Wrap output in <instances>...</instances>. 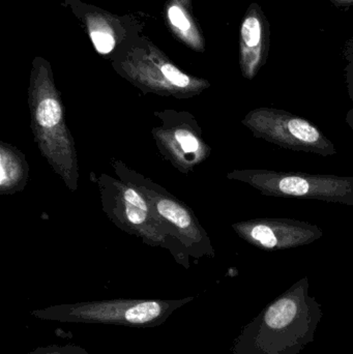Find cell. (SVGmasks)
Wrapping results in <instances>:
<instances>
[{"mask_svg":"<svg viewBox=\"0 0 353 354\" xmlns=\"http://www.w3.org/2000/svg\"><path fill=\"white\" fill-rule=\"evenodd\" d=\"M193 297L174 301L113 299L51 306L31 312L33 317L70 324H112L130 328H155Z\"/></svg>","mask_w":353,"mask_h":354,"instance_id":"obj_1","label":"cell"},{"mask_svg":"<svg viewBox=\"0 0 353 354\" xmlns=\"http://www.w3.org/2000/svg\"><path fill=\"white\" fill-rule=\"evenodd\" d=\"M228 177L247 183L269 197L316 200L353 206V176L244 169L236 170Z\"/></svg>","mask_w":353,"mask_h":354,"instance_id":"obj_2","label":"cell"},{"mask_svg":"<svg viewBox=\"0 0 353 354\" xmlns=\"http://www.w3.org/2000/svg\"><path fill=\"white\" fill-rule=\"evenodd\" d=\"M242 124L255 138L282 149L321 157L337 155L333 141L310 120L287 110L260 107L249 112Z\"/></svg>","mask_w":353,"mask_h":354,"instance_id":"obj_3","label":"cell"},{"mask_svg":"<svg viewBox=\"0 0 353 354\" xmlns=\"http://www.w3.org/2000/svg\"><path fill=\"white\" fill-rule=\"evenodd\" d=\"M242 239L269 251H282L311 245L323 236L317 225L289 218H260L233 225Z\"/></svg>","mask_w":353,"mask_h":354,"instance_id":"obj_4","label":"cell"},{"mask_svg":"<svg viewBox=\"0 0 353 354\" xmlns=\"http://www.w3.org/2000/svg\"><path fill=\"white\" fill-rule=\"evenodd\" d=\"M73 10L81 19L91 43L97 53L110 55L116 49L126 51L141 37L133 24H126L124 18L88 4H75Z\"/></svg>","mask_w":353,"mask_h":354,"instance_id":"obj_5","label":"cell"},{"mask_svg":"<svg viewBox=\"0 0 353 354\" xmlns=\"http://www.w3.org/2000/svg\"><path fill=\"white\" fill-rule=\"evenodd\" d=\"M271 50V25L261 6L253 2L240 27V66L242 76L253 80L267 64Z\"/></svg>","mask_w":353,"mask_h":354,"instance_id":"obj_6","label":"cell"},{"mask_svg":"<svg viewBox=\"0 0 353 354\" xmlns=\"http://www.w3.org/2000/svg\"><path fill=\"white\" fill-rule=\"evenodd\" d=\"M164 18L170 32L178 41L194 51L204 52V35L193 14L192 0H168Z\"/></svg>","mask_w":353,"mask_h":354,"instance_id":"obj_7","label":"cell"},{"mask_svg":"<svg viewBox=\"0 0 353 354\" xmlns=\"http://www.w3.org/2000/svg\"><path fill=\"white\" fill-rule=\"evenodd\" d=\"M296 301L289 297H284L269 307L265 314V322L269 328L276 330L285 328L296 317Z\"/></svg>","mask_w":353,"mask_h":354,"instance_id":"obj_8","label":"cell"},{"mask_svg":"<svg viewBox=\"0 0 353 354\" xmlns=\"http://www.w3.org/2000/svg\"><path fill=\"white\" fill-rule=\"evenodd\" d=\"M52 81H50L48 86V95H44L37 106V120L39 126L43 128L50 129L58 124L61 120V109L59 103L55 97L50 95L52 88Z\"/></svg>","mask_w":353,"mask_h":354,"instance_id":"obj_9","label":"cell"},{"mask_svg":"<svg viewBox=\"0 0 353 354\" xmlns=\"http://www.w3.org/2000/svg\"><path fill=\"white\" fill-rule=\"evenodd\" d=\"M158 212L161 216L173 223L180 228H188L191 225V218L188 212L178 204L170 200H161L157 203Z\"/></svg>","mask_w":353,"mask_h":354,"instance_id":"obj_10","label":"cell"},{"mask_svg":"<svg viewBox=\"0 0 353 354\" xmlns=\"http://www.w3.org/2000/svg\"><path fill=\"white\" fill-rule=\"evenodd\" d=\"M342 53H343L344 59L347 62L345 68H344V73H345V82L347 85L348 95H350V100L353 101V37L345 41Z\"/></svg>","mask_w":353,"mask_h":354,"instance_id":"obj_11","label":"cell"},{"mask_svg":"<svg viewBox=\"0 0 353 354\" xmlns=\"http://www.w3.org/2000/svg\"><path fill=\"white\" fill-rule=\"evenodd\" d=\"M28 354H88V351L84 347L75 344L49 345L37 347Z\"/></svg>","mask_w":353,"mask_h":354,"instance_id":"obj_12","label":"cell"},{"mask_svg":"<svg viewBox=\"0 0 353 354\" xmlns=\"http://www.w3.org/2000/svg\"><path fill=\"white\" fill-rule=\"evenodd\" d=\"M15 160L10 156L1 151V174H0V185L6 187L8 183H12L18 176V166L15 163Z\"/></svg>","mask_w":353,"mask_h":354,"instance_id":"obj_13","label":"cell"},{"mask_svg":"<svg viewBox=\"0 0 353 354\" xmlns=\"http://www.w3.org/2000/svg\"><path fill=\"white\" fill-rule=\"evenodd\" d=\"M175 138L180 143V147L186 151L187 153H195L199 149V141L196 137L193 136L188 131L178 130L175 133Z\"/></svg>","mask_w":353,"mask_h":354,"instance_id":"obj_14","label":"cell"},{"mask_svg":"<svg viewBox=\"0 0 353 354\" xmlns=\"http://www.w3.org/2000/svg\"><path fill=\"white\" fill-rule=\"evenodd\" d=\"M126 212L128 221L135 225L142 224L147 216V212L128 203V202H126Z\"/></svg>","mask_w":353,"mask_h":354,"instance_id":"obj_15","label":"cell"},{"mask_svg":"<svg viewBox=\"0 0 353 354\" xmlns=\"http://www.w3.org/2000/svg\"><path fill=\"white\" fill-rule=\"evenodd\" d=\"M124 197L126 202H128V203L133 204V205L137 206V207L141 208V209L145 210V212L149 210L146 202L143 200V198L135 189H126Z\"/></svg>","mask_w":353,"mask_h":354,"instance_id":"obj_16","label":"cell"},{"mask_svg":"<svg viewBox=\"0 0 353 354\" xmlns=\"http://www.w3.org/2000/svg\"><path fill=\"white\" fill-rule=\"evenodd\" d=\"M338 8H348L353 6V0H330Z\"/></svg>","mask_w":353,"mask_h":354,"instance_id":"obj_17","label":"cell"},{"mask_svg":"<svg viewBox=\"0 0 353 354\" xmlns=\"http://www.w3.org/2000/svg\"><path fill=\"white\" fill-rule=\"evenodd\" d=\"M345 122L353 131V107L350 110V111H348L347 115H346Z\"/></svg>","mask_w":353,"mask_h":354,"instance_id":"obj_18","label":"cell"}]
</instances>
